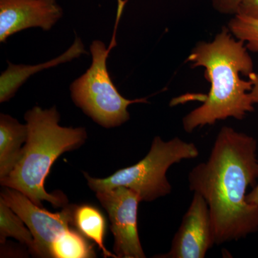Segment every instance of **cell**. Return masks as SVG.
I'll list each match as a JSON object with an SVG mask.
<instances>
[{
    "mask_svg": "<svg viewBox=\"0 0 258 258\" xmlns=\"http://www.w3.org/2000/svg\"><path fill=\"white\" fill-rule=\"evenodd\" d=\"M257 151L253 137L223 126L208 160L189 171V189L208 203L217 245L258 231V205L246 200L247 188L258 178Z\"/></svg>",
    "mask_w": 258,
    "mask_h": 258,
    "instance_id": "cell-1",
    "label": "cell"
},
{
    "mask_svg": "<svg viewBox=\"0 0 258 258\" xmlns=\"http://www.w3.org/2000/svg\"><path fill=\"white\" fill-rule=\"evenodd\" d=\"M186 61L192 68H203L210 83L203 104L183 118L186 133L229 118L242 120L254 111L249 78L254 74L253 61L244 42L228 28H222L212 41L198 42Z\"/></svg>",
    "mask_w": 258,
    "mask_h": 258,
    "instance_id": "cell-2",
    "label": "cell"
},
{
    "mask_svg": "<svg viewBox=\"0 0 258 258\" xmlns=\"http://www.w3.org/2000/svg\"><path fill=\"white\" fill-rule=\"evenodd\" d=\"M25 120L28 139L13 170L0 179L1 185L18 190L41 208L42 201L49 202L54 208H64L68 205L67 198L62 192L47 193L45 179L61 154L84 144L86 129L60 126L55 106L50 109L35 106L25 113Z\"/></svg>",
    "mask_w": 258,
    "mask_h": 258,
    "instance_id": "cell-3",
    "label": "cell"
},
{
    "mask_svg": "<svg viewBox=\"0 0 258 258\" xmlns=\"http://www.w3.org/2000/svg\"><path fill=\"white\" fill-rule=\"evenodd\" d=\"M199 155L200 151L192 142H185L179 137L164 141L157 136L153 139L147 155L134 165L119 169L104 179L83 174L88 186L96 193L124 186L138 194L142 202H152L172 191L166 177L168 169L181 161L196 159Z\"/></svg>",
    "mask_w": 258,
    "mask_h": 258,
    "instance_id": "cell-4",
    "label": "cell"
},
{
    "mask_svg": "<svg viewBox=\"0 0 258 258\" xmlns=\"http://www.w3.org/2000/svg\"><path fill=\"white\" fill-rule=\"evenodd\" d=\"M118 2L116 24L113 38L107 48L104 42L95 40L90 47L92 63L79 79L71 83V98L75 104L104 128L119 126L130 119L128 108L137 103H148L147 98L127 99L113 84L107 69L110 51L116 45L115 32L125 2Z\"/></svg>",
    "mask_w": 258,
    "mask_h": 258,
    "instance_id": "cell-5",
    "label": "cell"
},
{
    "mask_svg": "<svg viewBox=\"0 0 258 258\" xmlns=\"http://www.w3.org/2000/svg\"><path fill=\"white\" fill-rule=\"evenodd\" d=\"M1 199L19 215L30 230L34 243L30 252L40 257H52V244L74 226L76 205H66L60 212L52 213L37 206L18 190L5 187Z\"/></svg>",
    "mask_w": 258,
    "mask_h": 258,
    "instance_id": "cell-6",
    "label": "cell"
},
{
    "mask_svg": "<svg viewBox=\"0 0 258 258\" xmlns=\"http://www.w3.org/2000/svg\"><path fill=\"white\" fill-rule=\"evenodd\" d=\"M96 198L108 212L117 257H146L137 225L139 204L142 202L138 194L124 186H118L96 192Z\"/></svg>",
    "mask_w": 258,
    "mask_h": 258,
    "instance_id": "cell-7",
    "label": "cell"
},
{
    "mask_svg": "<svg viewBox=\"0 0 258 258\" xmlns=\"http://www.w3.org/2000/svg\"><path fill=\"white\" fill-rule=\"evenodd\" d=\"M214 244L215 236L208 203L200 194L194 193L189 208L173 237L170 249L155 257L204 258Z\"/></svg>",
    "mask_w": 258,
    "mask_h": 258,
    "instance_id": "cell-8",
    "label": "cell"
},
{
    "mask_svg": "<svg viewBox=\"0 0 258 258\" xmlns=\"http://www.w3.org/2000/svg\"><path fill=\"white\" fill-rule=\"evenodd\" d=\"M62 15L57 0H0V42L28 28L48 31Z\"/></svg>",
    "mask_w": 258,
    "mask_h": 258,
    "instance_id": "cell-9",
    "label": "cell"
},
{
    "mask_svg": "<svg viewBox=\"0 0 258 258\" xmlns=\"http://www.w3.org/2000/svg\"><path fill=\"white\" fill-rule=\"evenodd\" d=\"M83 54H87V51L81 38L76 37L74 44L64 53L43 63L29 66L13 64L8 61V69L0 76V102L10 101L30 76L43 70L79 58Z\"/></svg>",
    "mask_w": 258,
    "mask_h": 258,
    "instance_id": "cell-10",
    "label": "cell"
},
{
    "mask_svg": "<svg viewBox=\"0 0 258 258\" xmlns=\"http://www.w3.org/2000/svg\"><path fill=\"white\" fill-rule=\"evenodd\" d=\"M28 135L27 124L11 115L0 114V179L9 175L16 166Z\"/></svg>",
    "mask_w": 258,
    "mask_h": 258,
    "instance_id": "cell-11",
    "label": "cell"
},
{
    "mask_svg": "<svg viewBox=\"0 0 258 258\" xmlns=\"http://www.w3.org/2000/svg\"><path fill=\"white\" fill-rule=\"evenodd\" d=\"M74 223L79 232L98 246L105 257L117 258L115 254L111 253L105 247L106 220L98 208L89 205L76 206L74 211Z\"/></svg>",
    "mask_w": 258,
    "mask_h": 258,
    "instance_id": "cell-12",
    "label": "cell"
},
{
    "mask_svg": "<svg viewBox=\"0 0 258 258\" xmlns=\"http://www.w3.org/2000/svg\"><path fill=\"white\" fill-rule=\"evenodd\" d=\"M25 222L18 215L0 199V241L4 244L8 237L16 239L20 243L31 249L34 243L33 236Z\"/></svg>",
    "mask_w": 258,
    "mask_h": 258,
    "instance_id": "cell-13",
    "label": "cell"
},
{
    "mask_svg": "<svg viewBox=\"0 0 258 258\" xmlns=\"http://www.w3.org/2000/svg\"><path fill=\"white\" fill-rule=\"evenodd\" d=\"M96 257L92 246L76 231H66L52 244V257L87 258Z\"/></svg>",
    "mask_w": 258,
    "mask_h": 258,
    "instance_id": "cell-14",
    "label": "cell"
},
{
    "mask_svg": "<svg viewBox=\"0 0 258 258\" xmlns=\"http://www.w3.org/2000/svg\"><path fill=\"white\" fill-rule=\"evenodd\" d=\"M227 28L235 38L245 42L246 47L252 52H258V20L234 15Z\"/></svg>",
    "mask_w": 258,
    "mask_h": 258,
    "instance_id": "cell-15",
    "label": "cell"
},
{
    "mask_svg": "<svg viewBox=\"0 0 258 258\" xmlns=\"http://www.w3.org/2000/svg\"><path fill=\"white\" fill-rule=\"evenodd\" d=\"M241 1L242 0H210V3L217 13L234 16L237 14Z\"/></svg>",
    "mask_w": 258,
    "mask_h": 258,
    "instance_id": "cell-16",
    "label": "cell"
},
{
    "mask_svg": "<svg viewBox=\"0 0 258 258\" xmlns=\"http://www.w3.org/2000/svg\"><path fill=\"white\" fill-rule=\"evenodd\" d=\"M236 15L258 20V0H242Z\"/></svg>",
    "mask_w": 258,
    "mask_h": 258,
    "instance_id": "cell-17",
    "label": "cell"
},
{
    "mask_svg": "<svg viewBox=\"0 0 258 258\" xmlns=\"http://www.w3.org/2000/svg\"><path fill=\"white\" fill-rule=\"evenodd\" d=\"M252 81V88L250 91V96L254 104H258V74L254 73L249 76Z\"/></svg>",
    "mask_w": 258,
    "mask_h": 258,
    "instance_id": "cell-18",
    "label": "cell"
},
{
    "mask_svg": "<svg viewBox=\"0 0 258 258\" xmlns=\"http://www.w3.org/2000/svg\"><path fill=\"white\" fill-rule=\"evenodd\" d=\"M247 203L252 205H258V182L254 186L253 189L250 192L247 194L246 197Z\"/></svg>",
    "mask_w": 258,
    "mask_h": 258,
    "instance_id": "cell-19",
    "label": "cell"
}]
</instances>
